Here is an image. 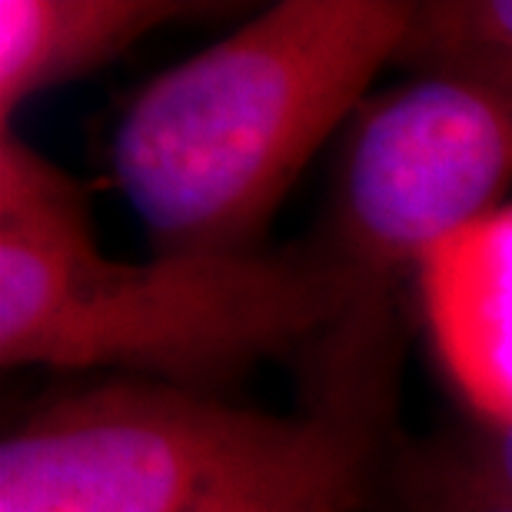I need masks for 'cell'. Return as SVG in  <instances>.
<instances>
[{
	"mask_svg": "<svg viewBox=\"0 0 512 512\" xmlns=\"http://www.w3.org/2000/svg\"><path fill=\"white\" fill-rule=\"evenodd\" d=\"M363 389L310 413L120 380L74 389L0 443V512H350L370 466Z\"/></svg>",
	"mask_w": 512,
	"mask_h": 512,
	"instance_id": "obj_3",
	"label": "cell"
},
{
	"mask_svg": "<svg viewBox=\"0 0 512 512\" xmlns=\"http://www.w3.org/2000/svg\"><path fill=\"white\" fill-rule=\"evenodd\" d=\"M446 376L486 426L512 423V203L416 270Z\"/></svg>",
	"mask_w": 512,
	"mask_h": 512,
	"instance_id": "obj_5",
	"label": "cell"
},
{
	"mask_svg": "<svg viewBox=\"0 0 512 512\" xmlns=\"http://www.w3.org/2000/svg\"><path fill=\"white\" fill-rule=\"evenodd\" d=\"M197 10L180 0H0V127H14L30 97L110 64Z\"/></svg>",
	"mask_w": 512,
	"mask_h": 512,
	"instance_id": "obj_6",
	"label": "cell"
},
{
	"mask_svg": "<svg viewBox=\"0 0 512 512\" xmlns=\"http://www.w3.org/2000/svg\"><path fill=\"white\" fill-rule=\"evenodd\" d=\"M443 54H509L512 0H433L416 4V20L399 60L416 64Z\"/></svg>",
	"mask_w": 512,
	"mask_h": 512,
	"instance_id": "obj_7",
	"label": "cell"
},
{
	"mask_svg": "<svg viewBox=\"0 0 512 512\" xmlns=\"http://www.w3.org/2000/svg\"><path fill=\"white\" fill-rule=\"evenodd\" d=\"M413 67H463L473 74L493 80L499 90H506L512 97V57L509 54H443V57H426L416 60Z\"/></svg>",
	"mask_w": 512,
	"mask_h": 512,
	"instance_id": "obj_10",
	"label": "cell"
},
{
	"mask_svg": "<svg viewBox=\"0 0 512 512\" xmlns=\"http://www.w3.org/2000/svg\"><path fill=\"white\" fill-rule=\"evenodd\" d=\"M426 512H512V499L469 483L466 476H459L456 469L446 466L433 489H429Z\"/></svg>",
	"mask_w": 512,
	"mask_h": 512,
	"instance_id": "obj_9",
	"label": "cell"
},
{
	"mask_svg": "<svg viewBox=\"0 0 512 512\" xmlns=\"http://www.w3.org/2000/svg\"><path fill=\"white\" fill-rule=\"evenodd\" d=\"M453 469L459 476H466L469 483L512 499V423L486 426L483 436L466 446L463 459H456Z\"/></svg>",
	"mask_w": 512,
	"mask_h": 512,
	"instance_id": "obj_8",
	"label": "cell"
},
{
	"mask_svg": "<svg viewBox=\"0 0 512 512\" xmlns=\"http://www.w3.org/2000/svg\"><path fill=\"white\" fill-rule=\"evenodd\" d=\"M380 300L330 243L110 260L84 187L0 127V363L217 393Z\"/></svg>",
	"mask_w": 512,
	"mask_h": 512,
	"instance_id": "obj_1",
	"label": "cell"
},
{
	"mask_svg": "<svg viewBox=\"0 0 512 512\" xmlns=\"http://www.w3.org/2000/svg\"><path fill=\"white\" fill-rule=\"evenodd\" d=\"M413 20L406 0H280L153 77L120 117L110 160L157 253L260 250Z\"/></svg>",
	"mask_w": 512,
	"mask_h": 512,
	"instance_id": "obj_2",
	"label": "cell"
},
{
	"mask_svg": "<svg viewBox=\"0 0 512 512\" xmlns=\"http://www.w3.org/2000/svg\"><path fill=\"white\" fill-rule=\"evenodd\" d=\"M512 97L463 67H423L363 107L343 157L330 247L383 280L506 207Z\"/></svg>",
	"mask_w": 512,
	"mask_h": 512,
	"instance_id": "obj_4",
	"label": "cell"
}]
</instances>
